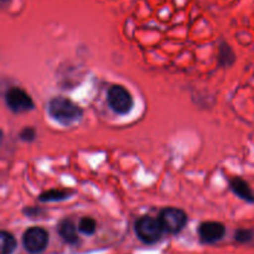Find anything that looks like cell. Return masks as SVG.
Segmentation results:
<instances>
[{
  "mask_svg": "<svg viewBox=\"0 0 254 254\" xmlns=\"http://www.w3.org/2000/svg\"><path fill=\"white\" fill-rule=\"evenodd\" d=\"M253 237V233L252 231L250 230H238L236 231L235 233V238L236 241L241 243H246V242H250Z\"/></svg>",
  "mask_w": 254,
  "mask_h": 254,
  "instance_id": "9a60e30c",
  "label": "cell"
},
{
  "mask_svg": "<svg viewBox=\"0 0 254 254\" xmlns=\"http://www.w3.org/2000/svg\"><path fill=\"white\" fill-rule=\"evenodd\" d=\"M96 228H97V223L93 218L91 217H83L81 221H79V225H78V231L83 235L87 236H91L96 232Z\"/></svg>",
  "mask_w": 254,
  "mask_h": 254,
  "instance_id": "4fadbf2b",
  "label": "cell"
},
{
  "mask_svg": "<svg viewBox=\"0 0 254 254\" xmlns=\"http://www.w3.org/2000/svg\"><path fill=\"white\" fill-rule=\"evenodd\" d=\"M236 56L231 46L226 42H222L218 49V62L221 66H231L235 62Z\"/></svg>",
  "mask_w": 254,
  "mask_h": 254,
  "instance_id": "8fae6325",
  "label": "cell"
},
{
  "mask_svg": "<svg viewBox=\"0 0 254 254\" xmlns=\"http://www.w3.org/2000/svg\"><path fill=\"white\" fill-rule=\"evenodd\" d=\"M0 241H1V254H12L16 250V240L11 233L2 231L0 235Z\"/></svg>",
  "mask_w": 254,
  "mask_h": 254,
  "instance_id": "7c38bea8",
  "label": "cell"
},
{
  "mask_svg": "<svg viewBox=\"0 0 254 254\" xmlns=\"http://www.w3.org/2000/svg\"><path fill=\"white\" fill-rule=\"evenodd\" d=\"M107 102L113 112L117 114H128L133 108V97L126 87L121 84H113L107 92Z\"/></svg>",
  "mask_w": 254,
  "mask_h": 254,
  "instance_id": "3957f363",
  "label": "cell"
},
{
  "mask_svg": "<svg viewBox=\"0 0 254 254\" xmlns=\"http://www.w3.org/2000/svg\"><path fill=\"white\" fill-rule=\"evenodd\" d=\"M2 1H6V0H2Z\"/></svg>",
  "mask_w": 254,
  "mask_h": 254,
  "instance_id": "2e32d148",
  "label": "cell"
},
{
  "mask_svg": "<svg viewBox=\"0 0 254 254\" xmlns=\"http://www.w3.org/2000/svg\"><path fill=\"white\" fill-rule=\"evenodd\" d=\"M19 138L21 140L26 141V143H30V141H34L35 138H36V130H35L32 127H27V128H24L20 133Z\"/></svg>",
  "mask_w": 254,
  "mask_h": 254,
  "instance_id": "5bb4252c",
  "label": "cell"
},
{
  "mask_svg": "<svg viewBox=\"0 0 254 254\" xmlns=\"http://www.w3.org/2000/svg\"><path fill=\"white\" fill-rule=\"evenodd\" d=\"M49 114L54 121L62 126H71L83 116V111L78 104L64 97H55L49 103Z\"/></svg>",
  "mask_w": 254,
  "mask_h": 254,
  "instance_id": "6da1fadb",
  "label": "cell"
},
{
  "mask_svg": "<svg viewBox=\"0 0 254 254\" xmlns=\"http://www.w3.org/2000/svg\"><path fill=\"white\" fill-rule=\"evenodd\" d=\"M49 243V235L41 227H31L22 236V245L29 253H41Z\"/></svg>",
  "mask_w": 254,
  "mask_h": 254,
  "instance_id": "8992f818",
  "label": "cell"
},
{
  "mask_svg": "<svg viewBox=\"0 0 254 254\" xmlns=\"http://www.w3.org/2000/svg\"><path fill=\"white\" fill-rule=\"evenodd\" d=\"M134 230L139 240L146 245H153L158 242L164 232L159 218H154L151 216H143L138 218L135 221Z\"/></svg>",
  "mask_w": 254,
  "mask_h": 254,
  "instance_id": "7a4b0ae2",
  "label": "cell"
},
{
  "mask_svg": "<svg viewBox=\"0 0 254 254\" xmlns=\"http://www.w3.org/2000/svg\"><path fill=\"white\" fill-rule=\"evenodd\" d=\"M5 103L7 108L14 113H24V112L32 111L35 107L34 101L27 94L26 91L19 87H11L5 93Z\"/></svg>",
  "mask_w": 254,
  "mask_h": 254,
  "instance_id": "5b68a950",
  "label": "cell"
},
{
  "mask_svg": "<svg viewBox=\"0 0 254 254\" xmlns=\"http://www.w3.org/2000/svg\"><path fill=\"white\" fill-rule=\"evenodd\" d=\"M57 232H59L60 237L67 243H73L78 242V230L74 226V223L71 220H62L59 223V227H57Z\"/></svg>",
  "mask_w": 254,
  "mask_h": 254,
  "instance_id": "9c48e42d",
  "label": "cell"
},
{
  "mask_svg": "<svg viewBox=\"0 0 254 254\" xmlns=\"http://www.w3.org/2000/svg\"><path fill=\"white\" fill-rule=\"evenodd\" d=\"M71 197V191L60 190V189H52V190L45 191L40 193L39 200L41 202H57V201H64Z\"/></svg>",
  "mask_w": 254,
  "mask_h": 254,
  "instance_id": "30bf717a",
  "label": "cell"
},
{
  "mask_svg": "<svg viewBox=\"0 0 254 254\" xmlns=\"http://www.w3.org/2000/svg\"><path fill=\"white\" fill-rule=\"evenodd\" d=\"M158 218L160 221L164 232H168L170 235H176V233L181 232L188 223V215L185 213V211L176 207L164 208L161 210Z\"/></svg>",
  "mask_w": 254,
  "mask_h": 254,
  "instance_id": "277c9868",
  "label": "cell"
},
{
  "mask_svg": "<svg viewBox=\"0 0 254 254\" xmlns=\"http://www.w3.org/2000/svg\"><path fill=\"white\" fill-rule=\"evenodd\" d=\"M230 188L233 191L235 195L242 200L247 201V202L253 203L254 202V193L252 189L250 188L248 183L243 180L242 178H233L230 180Z\"/></svg>",
  "mask_w": 254,
  "mask_h": 254,
  "instance_id": "ba28073f",
  "label": "cell"
},
{
  "mask_svg": "<svg viewBox=\"0 0 254 254\" xmlns=\"http://www.w3.org/2000/svg\"><path fill=\"white\" fill-rule=\"evenodd\" d=\"M226 235V227L220 222L207 221L202 222L198 227V236L203 243H216L222 240Z\"/></svg>",
  "mask_w": 254,
  "mask_h": 254,
  "instance_id": "52a82bcc",
  "label": "cell"
}]
</instances>
